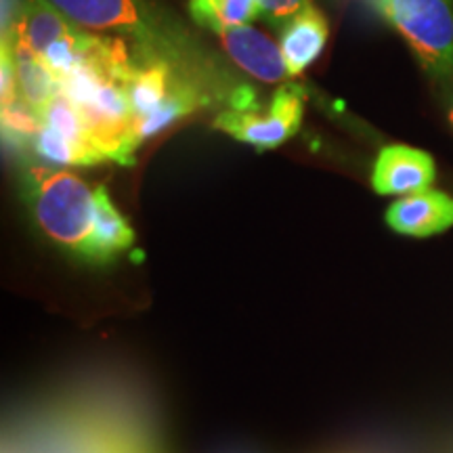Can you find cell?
Returning a JSON list of instances; mask_svg holds the SVG:
<instances>
[{
  "instance_id": "obj_10",
  "label": "cell",
  "mask_w": 453,
  "mask_h": 453,
  "mask_svg": "<svg viewBox=\"0 0 453 453\" xmlns=\"http://www.w3.org/2000/svg\"><path fill=\"white\" fill-rule=\"evenodd\" d=\"M189 15L197 26L219 36L258 19L260 4L258 0H189Z\"/></svg>"
},
{
  "instance_id": "obj_1",
  "label": "cell",
  "mask_w": 453,
  "mask_h": 453,
  "mask_svg": "<svg viewBox=\"0 0 453 453\" xmlns=\"http://www.w3.org/2000/svg\"><path fill=\"white\" fill-rule=\"evenodd\" d=\"M21 197L44 240L88 267H105L134 243L128 219L105 187H90L72 170L50 164H24Z\"/></svg>"
},
{
  "instance_id": "obj_2",
  "label": "cell",
  "mask_w": 453,
  "mask_h": 453,
  "mask_svg": "<svg viewBox=\"0 0 453 453\" xmlns=\"http://www.w3.org/2000/svg\"><path fill=\"white\" fill-rule=\"evenodd\" d=\"M67 19L90 34L128 44L143 61L168 64L189 78L214 104H231L234 76L197 44L177 19L150 0H49Z\"/></svg>"
},
{
  "instance_id": "obj_4",
  "label": "cell",
  "mask_w": 453,
  "mask_h": 453,
  "mask_svg": "<svg viewBox=\"0 0 453 453\" xmlns=\"http://www.w3.org/2000/svg\"><path fill=\"white\" fill-rule=\"evenodd\" d=\"M113 73L133 110L141 141L156 137L180 118L214 104L200 87L168 64H151L128 55Z\"/></svg>"
},
{
  "instance_id": "obj_9",
  "label": "cell",
  "mask_w": 453,
  "mask_h": 453,
  "mask_svg": "<svg viewBox=\"0 0 453 453\" xmlns=\"http://www.w3.org/2000/svg\"><path fill=\"white\" fill-rule=\"evenodd\" d=\"M330 26L326 15L309 3L280 30V47L290 78L300 76L324 50Z\"/></svg>"
},
{
  "instance_id": "obj_5",
  "label": "cell",
  "mask_w": 453,
  "mask_h": 453,
  "mask_svg": "<svg viewBox=\"0 0 453 453\" xmlns=\"http://www.w3.org/2000/svg\"><path fill=\"white\" fill-rule=\"evenodd\" d=\"M304 101H307V88L303 84L283 82L267 110L260 107V111H242L229 107L214 118L212 127L258 151L277 150L300 130Z\"/></svg>"
},
{
  "instance_id": "obj_6",
  "label": "cell",
  "mask_w": 453,
  "mask_h": 453,
  "mask_svg": "<svg viewBox=\"0 0 453 453\" xmlns=\"http://www.w3.org/2000/svg\"><path fill=\"white\" fill-rule=\"evenodd\" d=\"M437 164L428 151L405 143L382 147L372 168V187L378 196L405 197L433 187Z\"/></svg>"
},
{
  "instance_id": "obj_7",
  "label": "cell",
  "mask_w": 453,
  "mask_h": 453,
  "mask_svg": "<svg viewBox=\"0 0 453 453\" xmlns=\"http://www.w3.org/2000/svg\"><path fill=\"white\" fill-rule=\"evenodd\" d=\"M219 41L226 57L254 81L277 84L290 78L281 47L265 32L240 26L220 32Z\"/></svg>"
},
{
  "instance_id": "obj_8",
  "label": "cell",
  "mask_w": 453,
  "mask_h": 453,
  "mask_svg": "<svg viewBox=\"0 0 453 453\" xmlns=\"http://www.w3.org/2000/svg\"><path fill=\"white\" fill-rule=\"evenodd\" d=\"M384 220L395 234L405 237H433L453 226V197L437 189L399 197L387 208Z\"/></svg>"
},
{
  "instance_id": "obj_13",
  "label": "cell",
  "mask_w": 453,
  "mask_h": 453,
  "mask_svg": "<svg viewBox=\"0 0 453 453\" xmlns=\"http://www.w3.org/2000/svg\"><path fill=\"white\" fill-rule=\"evenodd\" d=\"M447 120H449V124H451V128H453V105L449 107V110H447Z\"/></svg>"
},
{
  "instance_id": "obj_3",
  "label": "cell",
  "mask_w": 453,
  "mask_h": 453,
  "mask_svg": "<svg viewBox=\"0 0 453 453\" xmlns=\"http://www.w3.org/2000/svg\"><path fill=\"white\" fill-rule=\"evenodd\" d=\"M403 38L445 110L453 105V0H364Z\"/></svg>"
},
{
  "instance_id": "obj_12",
  "label": "cell",
  "mask_w": 453,
  "mask_h": 453,
  "mask_svg": "<svg viewBox=\"0 0 453 453\" xmlns=\"http://www.w3.org/2000/svg\"><path fill=\"white\" fill-rule=\"evenodd\" d=\"M309 3L311 0H258L260 19L267 21L271 27H280L281 30Z\"/></svg>"
},
{
  "instance_id": "obj_11",
  "label": "cell",
  "mask_w": 453,
  "mask_h": 453,
  "mask_svg": "<svg viewBox=\"0 0 453 453\" xmlns=\"http://www.w3.org/2000/svg\"><path fill=\"white\" fill-rule=\"evenodd\" d=\"M15 65H17V87H19V99L36 111L47 101L61 93V84L57 76L42 64L41 59L26 53V50L15 49Z\"/></svg>"
}]
</instances>
